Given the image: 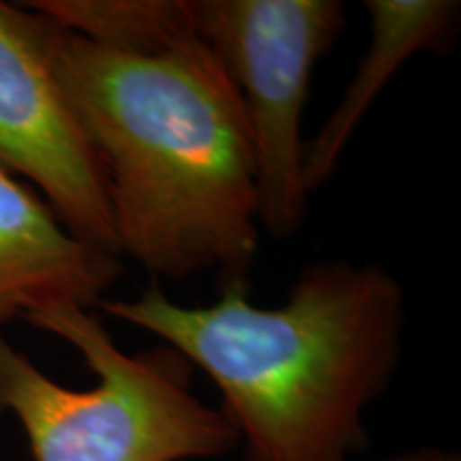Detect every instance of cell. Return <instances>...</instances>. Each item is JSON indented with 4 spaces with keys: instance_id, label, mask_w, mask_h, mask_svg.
<instances>
[{
    "instance_id": "obj_1",
    "label": "cell",
    "mask_w": 461,
    "mask_h": 461,
    "mask_svg": "<svg viewBox=\"0 0 461 461\" xmlns=\"http://www.w3.org/2000/svg\"><path fill=\"white\" fill-rule=\"evenodd\" d=\"M51 62L105 169L120 255L157 282L214 274L218 291L250 288L261 240L255 146L210 45L194 34L120 51L56 24Z\"/></svg>"
},
{
    "instance_id": "obj_2",
    "label": "cell",
    "mask_w": 461,
    "mask_h": 461,
    "mask_svg": "<svg viewBox=\"0 0 461 461\" xmlns=\"http://www.w3.org/2000/svg\"><path fill=\"white\" fill-rule=\"evenodd\" d=\"M250 288L216 303H176L157 280L101 312L152 333L199 367L246 461H350L366 451V412L387 393L402 359L406 293L378 263H305L280 308Z\"/></svg>"
},
{
    "instance_id": "obj_3",
    "label": "cell",
    "mask_w": 461,
    "mask_h": 461,
    "mask_svg": "<svg viewBox=\"0 0 461 461\" xmlns=\"http://www.w3.org/2000/svg\"><path fill=\"white\" fill-rule=\"evenodd\" d=\"M24 321L71 344L96 376L68 389L0 339V417L17 419L34 461L214 459L240 447L222 411L193 395L194 367L171 346L124 353L99 314L77 305Z\"/></svg>"
},
{
    "instance_id": "obj_4",
    "label": "cell",
    "mask_w": 461,
    "mask_h": 461,
    "mask_svg": "<svg viewBox=\"0 0 461 461\" xmlns=\"http://www.w3.org/2000/svg\"><path fill=\"white\" fill-rule=\"evenodd\" d=\"M194 31L227 68L257 158L258 229L302 230L310 193L302 140L310 82L346 31L342 0H193Z\"/></svg>"
},
{
    "instance_id": "obj_5",
    "label": "cell",
    "mask_w": 461,
    "mask_h": 461,
    "mask_svg": "<svg viewBox=\"0 0 461 461\" xmlns=\"http://www.w3.org/2000/svg\"><path fill=\"white\" fill-rule=\"evenodd\" d=\"M56 24L0 0V167L31 180L75 238L120 257L107 177L51 62Z\"/></svg>"
},
{
    "instance_id": "obj_6",
    "label": "cell",
    "mask_w": 461,
    "mask_h": 461,
    "mask_svg": "<svg viewBox=\"0 0 461 461\" xmlns=\"http://www.w3.org/2000/svg\"><path fill=\"white\" fill-rule=\"evenodd\" d=\"M122 258L86 244L0 167V325L45 305L95 310L122 278Z\"/></svg>"
},
{
    "instance_id": "obj_7",
    "label": "cell",
    "mask_w": 461,
    "mask_h": 461,
    "mask_svg": "<svg viewBox=\"0 0 461 461\" xmlns=\"http://www.w3.org/2000/svg\"><path fill=\"white\" fill-rule=\"evenodd\" d=\"M370 43L355 75L321 131L303 149V186L310 194L330 182L357 126L370 112L378 92L419 51L440 54L459 31L457 0H366Z\"/></svg>"
},
{
    "instance_id": "obj_8",
    "label": "cell",
    "mask_w": 461,
    "mask_h": 461,
    "mask_svg": "<svg viewBox=\"0 0 461 461\" xmlns=\"http://www.w3.org/2000/svg\"><path fill=\"white\" fill-rule=\"evenodd\" d=\"M28 7L88 41L154 51L194 37L193 0H34Z\"/></svg>"
},
{
    "instance_id": "obj_9",
    "label": "cell",
    "mask_w": 461,
    "mask_h": 461,
    "mask_svg": "<svg viewBox=\"0 0 461 461\" xmlns=\"http://www.w3.org/2000/svg\"><path fill=\"white\" fill-rule=\"evenodd\" d=\"M380 461H461L459 453L445 451V448H414V451H403L395 453L391 457H384Z\"/></svg>"
}]
</instances>
